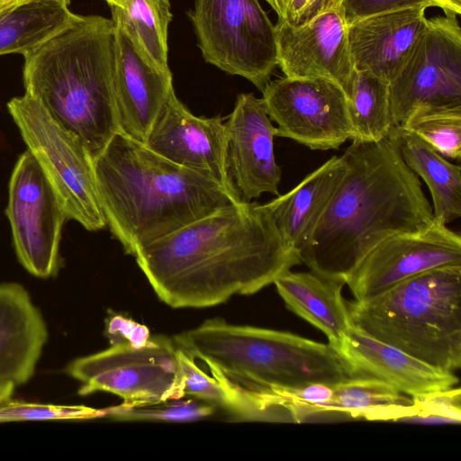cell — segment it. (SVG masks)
Instances as JSON below:
<instances>
[{"instance_id":"cell-1","label":"cell","mask_w":461,"mask_h":461,"mask_svg":"<svg viewBox=\"0 0 461 461\" xmlns=\"http://www.w3.org/2000/svg\"><path fill=\"white\" fill-rule=\"evenodd\" d=\"M137 264L173 308H203L253 294L301 264L264 203L221 208L145 246Z\"/></svg>"},{"instance_id":"cell-2","label":"cell","mask_w":461,"mask_h":461,"mask_svg":"<svg viewBox=\"0 0 461 461\" xmlns=\"http://www.w3.org/2000/svg\"><path fill=\"white\" fill-rule=\"evenodd\" d=\"M341 157L345 173L299 257L311 271L345 283L380 242L424 230L434 219L420 178L391 134L352 141Z\"/></svg>"},{"instance_id":"cell-3","label":"cell","mask_w":461,"mask_h":461,"mask_svg":"<svg viewBox=\"0 0 461 461\" xmlns=\"http://www.w3.org/2000/svg\"><path fill=\"white\" fill-rule=\"evenodd\" d=\"M94 168L106 226L131 256L241 202L212 177L176 165L121 132L94 161Z\"/></svg>"},{"instance_id":"cell-4","label":"cell","mask_w":461,"mask_h":461,"mask_svg":"<svg viewBox=\"0 0 461 461\" xmlns=\"http://www.w3.org/2000/svg\"><path fill=\"white\" fill-rule=\"evenodd\" d=\"M23 58L25 94L75 135L95 161L119 132L113 20L81 15Z\"/></svg>"},{"instance_id":"cell-5","label":"cell","mask_w":461,"mask_h":461,"mask_svg":"<svg viewBox=\"0 0 461 461\" xmlns=\"http://www.w3.org/2000/svg\"><path fill=\"white\" fill-rule=\"evenodd\" d=\"M176 344L227 386L248 392L335 384L359 376L331 345L221 319L178 334Z\"/></svg>"},{"instance_id":"cell-6","label":"cell","mask_w":461,"mask_h":461,"mask_svg":"<svg viewBox=\"0 0 461 461\" xmlns=\"http://www.w3.org/2000/svg\"><path fill=\"white\" fill-rule=\"evenodd\" d=\"M347 306L367 336L440 370L460 368L461 266L424 271Z\"/></svg>"},{"instance_id":"cell-7","label":"cell","mask_w":461,"mask_h":461,"mask_svg":"<svg viewBox=\"0 0 461 461\" xmlns=\"http://www.w3.org/2000/svg\"><path fill=\"white\" fill-rule=\"evenodd\" d=\"M7 109L32 153L54 188L68 218L86 230L106 227L94 161L82 142L58 123L31 95L12 98Z\"/></svg>"},{"instance_id":"cell-8","label":"cell","mask_w":461,"mask_h":461,"mask_svg":"<svg viewBox=\"0 0 461 461\" xmlns=\"http://www.w3.org/2000/svg\"><path fill=\"white\" fill-rule=\"evenodd\" d=\"M203 59L263 90L277 67L275 25L258 0H194L188 13Z\"/></svg>"},{"instance_id":"cell-9","label":"cell","mask_w":461,"mask_h":461,"mask_svg":"<svg viewBox=\"0 0 461 461\" xmlns=\"http://www.w3.org/2000/svg\"><path fill=\"white\" fill-rule=\"evenodd\" d=\"M67 372L81 382V395L108 392L128 403H155L184 397L178 346L164 336L150 337L139 347L112 345L72 361Z\"/></svg>"},{"instance_id":"cell-10","label":"cell","mask_w":461,"mask_h":461,"mask_svg":"<svg viewBox=\"0 0 461 461\" xmlns=\"http://www.w3.org/2000/svg\"><path fill=\"white\" fill-rule=\"evenodd\" d=\"M388 87L393 127L420 109L461 106V27L456 16L428 19Z\"/></svg>"},{"instance_id":"cell-11","label":"cell","mask_w":461,"mask_h":461,"mask_svg":"<svg viewBox=\"0 0 461 461\" xmlns=\"http://www.w3.org/2000/svg\"><path fill=\"white\" fill-rule=\"evenodd\" d=\"M19 261L32 275L47 278L59 268L61 230L68 219L61 201L28 150L16 161L5 211Z\"/></svg>"},{"instance_id":"cell-12","label":"cell","mask_w":461,"mask_h":461,"mask_svg":"<svg viewBox=\"0 0 461 461\" xmlns=\"http://www.w3.org/2000/svg\"><path fill=\"white\" fill-rule=\"evenodd\" d=\"M276 136L311 149H336L352 138L348 98L336 84L321 78L281 77L261 91Z\"/></svg>"},{"instance_id":"cell-13","label":"cell","mask_w":461,"mask_h":461,"mask_svg":"<svg viewBox=\"0 0 461 461\" xmlns=\"http://www.w3.org/2000/svg\"><path fill=\"white\" fill-rule=\"evenodd\" d=\"M461 266V237L446 224L391 236L376 245L346 279L355 301H366L424 271Z\"/></svg>"},{"instance_id":"cell-14","label":"cell","mask_w":461,"mask_h":461,"mask_svg":"<svg viewBox=\"0 0 461 461\" xmlns=\"http://www.w3.org/2000/svg\"><path fill=\"white\" fill-rule=\"evenodd\" d=\"M115 29L114 99L119 132L141 143L174 91L172 73L146 51L118 6H110Z\"/></svg>"},{"instance_id":"cell-15","label":"cell","mask_w":461,"mask_h":461,"mask_svg":"<svg viewBox=\"0 0 461 461\" xmlns=\"http://www.w3.org/2000/svg\"><path fill=\"white\" fill-rule=\"evenodd\" d=\"M225 129L227 172L238 198L249 203L265 193L279 195L282 171L274 151L276 127L262 98L238 95Z\"/></svg>"},{"instance_id":"cell-16","label":"cell","mask_w":461,"mask_h":461,"mask_svg":"<svg viewBox=\"0 0 461 461\" xmlns=\"http://www.w3.org/2000/svg\"><path fill=\"white\" fill-rule=\"evenodd\" d=\"M275 29L277 66L285 77L330 81L348 98L354 68L341 7L297 27L277 21Z\"/></svg>"},{"instance_id":"cell-17","label":"cell","mask_w":461,"mask_h":461,"mask_svg":"<svg viewBox=\"0 0 461 461\" xmlns=\"http://www.w3.org/2000/svg\"><path fill=\"white\" fill-rule=\"evenodd\" d=\"M226 144L222 118L193 114L175 91L157 115L145 142L161 157L210 176L234 193L227 172Z\"/></svg>"},{"instance_id":"cell-18","label":"cell","mask_w":461,"mask_h":461,"mask_svg":"<svg viewBox=\"0 0 461 461\" xmlns=\"http://www.w3.org/2000/svg\"><path fill=\"white\" fill-rule=\"evenodd\" d=\"M424 5L375 14L348 24L354 70L388 85L402 68L422 35L428 19Z\"/></svg>"},{"instance_id":"cell-19","label":"cell","mask_w":461,"mask_h":461,"mask_svg":"<svg viewBox=\"0 0 461 461\" xmlns=\"http://www.w3.org/2000/svg\"><path fill=\"white\" fill-rule=\"evenodd\" d=\"M337 350L359 375L380 379L410 397L448 389L459 381L455 373L424 363L354 326Z\"/></svg>"},{"instance_id":"cell-20","label":"cell","mask_w":461,"mask_h":461,"mask_svg":"<svg viewBox=\"0 0 461 461\" xmlns=\"http://www.w3.org/2000/svg\"><path fill=\"white\" fill-rule=\"evenodd\" d=\"M48 330L40 311L19 284L0 285V383L15 386L33 375Z\"/></svg>"},{"instance_id":"cell-21","label":"cell","mask_w":461,"mask_h":461,"mask_svg":"<svg viewBox=\"0 0 461 461\" xmlns=\"http://www.w3.org/2000/svg\"><path fill=\"white\" fill-rule=\"evenodd\" d=\"M344 173L342 157L334 156L292 190L264 203L283 238L298 254L309 242Z\"/></svg>"},{"instance_id":"cell-22","label":"cell","mask_w":461,"mask_h":461,"mask_svg":"<svg viewBox=\"0 0 461 461\" xmlns=\"http://www.w3.org/2000/svg\"><path fill=\"white\" fill-rule=\"evenodd\" d=\"M285 306L323 332L335 349L352 327L341 291L344 282L312 271L285 272L274 282Z\"/></svg>"},{"instance_id":"cell-23","label":"cell","mask_w":461,"mask_h":461,"mask_svg":"<svg viewBox=\"0 0 461 461\" xmlns=\"http://www.w3.org/2000/svg\"><path fill=\"white\" fill-rule=\"evenodd\" d=\"M390 134L397 141L407 167L427 185L435 221L448 224L461 217V167L445 158L413 132L395 126Z\"/></svg>"},{"instance_id":"cell-24","label":"cell","mask_w":461,"mask_h":461,"mask_svg":"<svg viewBox=\"0 0 461 461\" xmlns=\"http://www.w3.org/2000/svg\"><path fill=\"white\" fill-rule=\"evenodd\" d=\"M325 411L331 418L405 422L413 413L411 397L380 379L364 375L335 384Z\"/></svg>"},{"instance_id":"cell-25","label":"cell","mask_w":461,"mask_h":461,"mask_svg":"<svg viewBox=\"0 0 461 461\" xmlns=\"http://www.w3.org/2000/svg\"><path fill=\"white\" fill-rule=\"evenodd\" d=\"M81 15L54 2H36L0 9V55L32 51Z\"/></svg>"},{"instance_id":"cell-26","label":"cell","mask_w":461,"mask_h":461,"mask_svg":"<svg viewBox=\"0 0 461 461\" xmlns=\"http://www.w3.org/2000/svg\"><path fill=\"white\" fill-rule=\"evenodd\" d=\"M388 86L369 73L354 70L348 98L352 141L376 142L389 136L393 123Z\"/></svg>"},{"instance_id":"cell-27","label":"cell","mask_w":461,"mask_h":461,"mask_svg":"<svg viewBox=\"0 0 461 461\" xmlns=\"http://www.w3.org/2000/svg\"><path fill=\"white\" fill-rule=\"evenodd\" d=\"M126 23L149 54L163 69L168 66V26L172 20L169 0H125L122 9Z\"/></svg>"},{"instance_id":"cell-28","label":"cell","mask_w":461,"mask_h":461,"mask_svg":"<svg viewBox=\"0 0 461 461\" xmlns=\"http://www.w3.org/2000/svg\"><path fill=\"white\" fill-rule=\"evenodd\" d=\"M434 148L443 157H461V106L420 109L401 125Z\"/></svg>"},{"instance_id":"cell-29","label":"cell","mask_w":461,"mask_h":461,"mask_svg":"<svg viewBox=\"0 0 461 461\" xmlns=\"http://www.w3.org/2000/svg\"><path fill=\"white\" fill-rule=\"evenodd\" d=\"M167 400L155 403H128L104 409V417L119 420L194 421L213 415L217 407L198 400Z\"/></svg>"},{"instance_id":"cell-30","label":"cell","mask_w":461,"mask_h":461,"mask_svg":"<svg viewBox=\"0 0 461 461\" xmlns=\"http://www.w3.org/2000/svg\"><path fill=\"white\" fill-rule=\"evenodd\" d=\"M183 396L190 395L198 400L222 408L237 417V397L222 382L203 372L194 357L178 347Z\"/></svg>"},{"instance_id":"cell-31","label":"cell","mask_w":461,"mask_h":461,"mask_svg":"<svg viewBox=\"0 0 461 461\" xmlns=\"http://www.w3.org/2000/svg\"><path fill=\"white\" fill-rule=\"evenodd\" d=\"M104 417V409L54 405L10 399L0 402V423L25 420H91Z\"/></svg>"},{"instance_id":"cell-32","label":"cell","mask_w":461,"mask_h":461,"mask_svg":"<svg viewBox=\"0 0 461 461\" xmlns=\"http://www.w3.org/2000/svg\"><path fill=\"white\" fill-rule=\"evenodd\" d=\"M413 414L407 422L456 423L461 421L460 388H448L411 397Z\"/></svg>"},{"instance_id":"cell-33","label":"cell","mask_w":461,"mask_h":461,"mask_svg":"<svg viewBox=\"0 0 461 461\" xmlns=\"http://www.w3.org/2000/svg\"><path fill=\"white\" fill-rule=\"evenodd\" d=\"M276 13L278 22L297 27L318 15L341 7L342 0H265Z\"/></svg>"},{"instance_id":"cell-34","label":"cell","mask_w":461,"mask_h":461,"mask_svg":"<svg viewBox=\"0 0 461 461\" xmlns=\"http://www.w3.org/2000/svg\"><path fill=\"white\" fill-rule=\"evenodd\" d=\"M426 5V0H342L341 8L347 23L358 19L396 9Z\"/></svg>"},{"instance_id":"cell-35","label":"cell","mask_w":461,"mask_h":461,"mask_svg":"<svg viewBox=\"0 0 461 461\" xmlns=\"http://www.w3.org/2000/svg\"><path fill=\"white\" fill-rule=\"evenodd\" d=\"M105 334L111 345L128 344L139 347L150 339L149 329L145 325L122 315H113L106 320Z\"/></svg>"},{"instance_id":"cell-36","label":"cell","mask_w":461,"mask_h":461,"mask_svg":"<svg viewBox=\"0 0 461 461\" xmlns=\"http://www.w3.org/2000/svg\"><path fill=\"white\" fill-rule=\"evenodd\" d=\"M429 7L442 9L445 16H459L461 14V0H426Z\"/></svg>"},{"instance_id":"cell-37","label":"cell","mask_w":461,"mask_h":461,"mask_svg":"<svg viewBox=\"0 0 461 461\" xmlns=\"http://www.w3.org/2000/svg\"><path fill=\"white\" fill-rule=\"evenodd\" d=\"M36 2H54L65 6H68L70 4V0H0V9H5Z\"/></svg>"},{"instance_id":"cell-38","label":"cell","mask_w":461,"mask_h":461,"mask_svg":"<svg viewBox=\"0 0 461 461\" xmlns=\"http://www.w3.org/2000/svg\"><path fill=\"white\" fill-rule=\"evenodd\" d=\"M15 388L13 383H0V402L11 398Z\"/></svg>"},{"instance_id":"cell-39","label":"cell","mask_w":461,"mask_h":461,"mask_svg":"<svg viewBox=\"0 0 461 461\" xmlns=\"http://www.w3.org/2000/svg\"><path fill=\"white\" fill-rule=\"evenodd\" d=\"M107 2V4L112 6H118L122 9L124 8V5H125V0H105Z\"/></svg>"}]
</instances>
